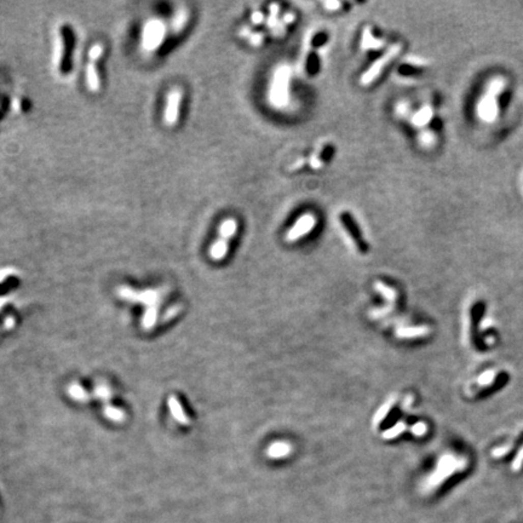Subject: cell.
Segmentation results:
<instances>
[{"mask_svg":"<svg viewBox=\"0 0 523 523\" xmlns=\"http://www.w3.org/2000/svg\"><path fill=\"white\" fill-rule=\"evenodd\" d=\"M285 18H286V20H285L286 22H292V21H293V15H291V14H287V15L285 16Z\"/></svg>","mask_w":523,"mask_h":523,"instance_id":"cell-27","label":"cell"},{"mask_svg":"<svg viewBox=\"0 0 523 523\" xmlns=\"http://www.w3.org/2000/svg\"><path fill=\"white\" fill-rule=\"evenodd\" d=\"M251 18H252V22H253V23H256V24H259V23H262V22L264 21L263 20V18H264L263 14H260V12H258V11L253 12V14H252V16H251Z\"/></svg>","mask_w":523,"mask_h":523,"instance_id":"cell-26","label":"cell"},{"mask_svg":"<svg viewBox=\"0 0 523 523\" xmlns=\"http://www.w3.org/2000/svg\"><path fill=\"white\" fill-rule=\"evenodd\" d=\"M394 403H395V397H392L389 401H387L384 404H383L381 408H379L378 412L375 413V416H374V420H373L374 425H377V424L383 422V419H384V418L387 417V414L390 412L391 407L394 406Z\"/></svg>","mask_w":523,"mask_h":523,"instance_id":"cell-18","label":"cell"},{"mask_svg":"<svg viewBox=\"0 0 523 523\" xmlns=\"http://www.w3.org/2000/svg\"><path fill=\"white\" fill-rule=\"evenodd\" d=\"M238 228H239V225H238L237 219L226 218L221 223V225H219V228H218L219 237L218 238H222V239H224V240L229 241L235 234H237Z\"/></svg>","mask_w":523,"mask_h":523,"instance_id":"cell-11","label":"cell"},{"mask_svg":"<svg viewBox=\"0 0 523 523\" xmlns=\"http://www.w3.org/2000/svg\"><path fill=\"white\" fill-rule=\"evenodd\" d=\"M429 331L425 327H413V328H401L396 331V337L398 338H413L428 334Z\"/></svg>","mask_w":523,"mask_h":523,"instance_id":"cell-14","label":"cell"},{"mask_svg":"<svg viewBox=\"0 0 523 523\" xmlns=\"http://www.w3.org/2000/svg\"><path fill=\"white\" fill-rule=\"evenodd\" d=\"M103 45L101 43H96L90 47L89 51V62L86 63L85 68V76H86V85L91 92H98L101 88L100 74H98L97 62L103 55Z\"/></svg>","mask_w":523,"mask_h":523,"instance_id":"cell-2","label":"cell"},{"mask_svg":"<svg viewBox=\"0 0 523 523\" xmlns=\"http://www.w3.org/2000/svg\"><path fill=\"white\" fill-rule=\"evenodd\" d=\"M288 81H289V69L287 66H282L277 68L274 74L273 84L270 88L269 96L270 101L274 106L281 107L286 103L288 97Z\"/></svg>","mask_w":523,"mask_h":523,"instance_id":"cell-1","label":"cell"},{"mask_svg":"<svg viewBox=\"0 0 523 523\" xmlns=\"http://www.w3.org/2000/svg\"><path fill=\"white\" fill-rule=\"evenodd\" d=\"M411 432L416 436H422L426 432V425L424 423H418L411 428Z\"/></svg>","mask_w":523,"mask_h":523,"instance_id":"cell-22","label":"cell"},{"mask_svg":"<svg viewBox=\"0 0 523 523\" xmlns=\"http://www.w3.org/2000/svg\"><path fill=\"white\" fill-rule=\"evenodd\" d=\"M182 98H183V91L180 88H173L168 91L164 109V124L166 126H175L180 120Z\"/></svg>","mask_w":523,"mask_h":523,"instance_id":"cell-4","label":"cell"},{"mask_svg":"<svg viewBox=\"0 0 523 523\" xmlns=\"http://www.w3.org/2000/svg\"><path fill=\"white\" fill-rule=\"evenodd\" d=\"M340 218H342V222L344 226H345L347 234L350 233V237H352V239L354 241H355V244L357 245V246H361V245L363 244V240L361 238V235H360V229L359 226L356 225V222L354 221L353 217L350 216V213L347 212H343L342 216H340Z\"/></svg>","mask_w":523,"mask_h":523,"instance_id":"cell-7","label":"cell"},{"mask_svg":"<svg viewBox=\"0 0 523 523\" xmlns=\"http://www.w3.org/2000/svg\"><path fill=\"white\" fill-rule=\"evenodd\" d=\"M156 315H158V310H156V308L154 307H151L147 310L142 321V326L144 327L146 330H151V328L154 326L156 322Z\"/></svg>","mask_w":523,"mask_h":523,"instance_id":"cell-20","label":"cell"},{"mask_svg":"<svg viewBox=\"0 0 523 523\" xmlns=\"http://www.w3.org/2000/svg\"><path fill=\"white\" fill-rule=\"evenodd\" d=\"M289 453H292V446L289 443L281 441L273 443L267 449V455L272 459L286 458Z\"/></svg>","mask_w":523,"mask_h":523,"instance_id":"cell-9","label":"cell"},{"mask_svg":"<svg viewBox=\"0 0 523 523\" xmlns=\"http://www.w3.org/2000/svg\"><path fill=\"white\" fill-rule=\"evenodd\" d=\"M322 5H324L328 11H336V10H338V9H340V6H342V4L338 2H325Z\"/></svg>","mask_w":523,"mask_h":523,"instance_id":"cell-24","label":"cell"},{"mask_svg":"<svg viewBox=\"0 0 523 523\" xmlns=\"http://www.w3.org/2000/svg\"><path fill=\"white\" fill-rule=\"evenodd\" d=\"M66 49H67V44H66V39L65 37L62 36V34H59L57 33V37H56V55H55V60H56V66L59 67V68H61L62 67V63L63 61H65V53H66Z\"/></svg>","mask_w":523,"mask_h":523,"instance_id":"cell-13","label":"cell"},{"mask_svg":"<svg viewBox=\"0 0 523 523\" xmlns=\"http://www.w3.org/2000/svg\"><path fill=\"white\" fill-rule=\"evenodd\" d=\"M383 45V41H379L373 37L371 28H366L363 32L361 47L363 50H377Z\"/></svg>","mask_w":523,"mask_h":523,"instance_id":"cell-12","label":"cell"},{"mask_svg":"<svg viewBox=\"0 0 523 523\" xmlns=\"http://www.w3.org/2000/svg\"><path fill=\"white\" fill-rule=\"evenodd\" d=\"M104 416H106L108 419L111 420L114 423H123L125 420V412L120 408H115L113 406H106L103 410Z\"/></svg>","mask_w":523,"mask_h":523,"instance_id":"cell-15","label":"cell"},{"mask_svg":"<svg viewBox=\"0 0 523 523\" xmlns=\"http://www.w3.org/2000/svg\"><path fill=\"white\" fill-rule=\"evenodd\" d=\"M310 165H311L312 168H315V170L320 168L322 166V161H321L320 156H317V154L312 155L311 159H310Z\"/></svg>","mask_w":523,"mask_h":523,"instance_id":"cell-25","label":"cell"},{"mask_svg":"<svg viewBox=\"0 0 523 523\" xmlns=\"http://www.w3.org/2000/svg\"><path fill=\"white\" fill-rule=\"evenodd\" d=\"M228 251L229 241L224 240V239L222 238H218L211 245V247H210V257L216 262L223 260L226 257V254H228Z\"/></svg>","mask_w":523,"mask_h":523,"instance_id":"cell-8","label":"cell"},{"mask_svg":"<svg viewBox=\"0 0 523 523\" xmlns=\"http://www.w3.org/2000/svg\"><path fill=\"white\" fill-rule=\"evenodd\" d=\"M68 392L74 400L79 401V402H88V401L90 400L89 394L84 390V388H82L81 385L76 384V383L71 384V387L68 389Z\"/></svg>","mask_w":523,"mask_h":523,"instance_id":"cell-16","label":"cell"},{"mask_svg":"<svg viewBox=\"0 0 523 523\" xmlns=\"http://www.w3.org/2000/svg\"><path fill=\"white\" fill-rule=\"evenodd\" d=\"M374 288L377 289V291L381 293L383 297L387 299V301L390 302L391 304L397 299L396 291H395L394 288H391V287L384 285V283L381 282V281H378V282L374 283Z\"/></svg>","mask_w":523,"mask_h":523,"instance_id":"cell-17","label":"cell"},{"mask_svg":"<svg viewBox=\"0 0 523 523\" xmlns=\"http://www.w3.org/2000/svg\"><path fill=\"white\" fill-rule=\"evenodd\" d=\"M316 216L312 215V213H305V215L299 217L292 228L287 231L286 240L288 242H295L299 240V239L304 238L305 235L312 231V229L316 226Z\"/></svg>","mask_w":523,"mask_h":523,"instance_id":"cell-5","label":"cell"},{"mask_svg":"<svg viewBox=\"0 0 523 523\" xmlns=\"http://www.w3.org/2000/svg\"><path fill=\"white\" fill-rule=\"evenodd\" d=\"M96 395H97L98 397L106 400V398H110L111 392L107 387H98L97 389H96Z\"/></svg>","mask_w":523,"mask_h":523,"instance_id":"cell-23","label":"cell"},{"mask_svg":"<svg viewBox=\"0 0 523 523\" xmlns=\"http://www.w3.org/2000/svg\"><path fill=\"white\" fill-rule=\"evenodd\" d=\"M168 407H170L171 414L178 423L182 424V425L189 424V419H188L187 414L184 413L182 404L180 403V401L177 400L176 396H170V398H168Z\"/></svg>","mask_w":523,"mask_h":523,"instance_id":"cell-10","label":"cell"},{"mask_svg":"<svg viewBox=\"0 0 523 523\" xmlns=\"http://www.w3.org/2000/svg\"><path fill=\"white\" fill-rule=\"evenodd\" d=\"M165 34L164 23L159 20H152L144 25L143 32V46L147 50H154L162 41Z\"/></svg>","mask_w":523,"mask_h":523,"instance_id":"cell-6","label":"cell"},{"mask_svg":"<svg viewBox=\"0 0 523 523\" xmlns=\"http://www.w3.org/2000/svg\"><path fill=\"white\" fill-rule=\"evenodd\" d=\"M400 50H401L400 45H397V44L396 45H392L390 49H389L387 52L384 53V55H382L377 61H374V62L372 63V66L369 67L367 71L362 74L361 80H360L361 85L366 86V85L372 84V82L377 79V76H379V74L384 71L385 66L389 65V63H390L391 61L397 56V53L400 52Z\"/></svg>","mask_w":523,"mask_h":523,"instance_id":"cell-3","label":"cell"},{"mask_svg":"<svg viewBox=\"0 0 523 523\" xmlns=\"http://www.w3.org/2000/svg\"><path fill=\"white\" fill-rule=\"evenodd\" d=\"M429 119H430V114L428 113V110L423 109V110H420L416 117H414L413 123H414V125H423V124H425L426 121H429Z\"/></svg>","mask_w":523,"mask_h":523,"instance_id":"cell-21","label":"cell"},{"mask_svg":"<svg viewBox=\"0 0 523 523\" xmlns=\"http://www.w3.org/2000/svg\"><path fill=\"white\" fill-rule=\"evenodd\" d=\"M406 429H407L406 423H404V422H400V423L395 424V425L392 426L391 429L385 430V431L383 432V435H382V436H383V439H385V440H391V439H395V438H397V436L400 435V433H402Z\"/></svg>","mask_w":523,"mask_h":523,"instance_id":"cell-19","label":"cell"}]
</instances>
